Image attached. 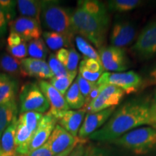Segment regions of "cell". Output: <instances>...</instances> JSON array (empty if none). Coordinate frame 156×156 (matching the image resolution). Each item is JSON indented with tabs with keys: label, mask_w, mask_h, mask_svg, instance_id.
<instances>
[{
	"label": "cell",
	"mask_w": 156,
	"mask_h": 156,
	"mask_svg": "<svg viewBox=\"0 0 156 156\" xmlns=\"http://www.w3.org/2000/svg\"><path fill=\"white\" fill-rule=\"evenodd\" d=\"M151 98H137L126 101L114 111L102 127L89 136L90 140L112 142L142 125L152 124Z\"/></svg>",
	"instance_id": "obj_1"
},
{
	"label": "cell",
	"mask_w": 156,
	"mask_h": 156,
	"mask_svg": "<svg viewBox=\"0 0 156 156\" xmlns=\"http://www.w3.org/2000/svg\"><path fill=\"white\" fill-rule=\"evenodd\" d=\"M72 20L76 34L98 48L104 46L110 25V15L104 3L97 0L78 1Z\"/></svg>",
	"instance_id": "obj_2"
},
{
	"label": "cell",
	"mask_w": 156,
	"mask_h": 156,
	"mask_svg": "<svg viewBox=\"0 0 156 156\" xmlns=\"http://www.w3.org/2000/svg\"><path fill=\"white\" fill-rule=\"evenodd\" d=\"M41 23L43 27L52 32L64 34L70 39L75 37L72 15L73 9L62 7L57 1H41Z\"/></svg>",
	"instance_id": "obj_3"
},
{
	"label": "cell",
	"mask_w": 156,
	"mask_h": 156,
	"mask_svg": "<svg viewBox=\"0 0 156 156\" xmlns=\"http://www.w3.org/2000/svg\"><path fill=\"white\" fill-rule=\"evenodd\" d=\"M111 143L128 150L135 155H145L156 149V128H136Z\"/></svg>",
	"instance_id": "obj_4"
},
{
	"label": "cell",
	"mask_w": 156,
	"mask_h": 156,
	"mask_svg": "<svg viewBox=\"0 0 156 156\" xmlns=\"http://www.w3.org/2000/svg\"><path fill=\"white\" fill-rule=\"evenodd\" d=\"M44 114L37 112H26L20 114L15 132V147L17 156L28 155L29 144Z\"/></svg>",
	"instance_id": "obj_5"
},
{
	"label": "cell",
	"mask_w": 156,
	"mask_h": 156,
	"mask_svg": "<svg viewBox=\"0 0 156 156\" xmlns=\"http://www.w3.org/2000/svg\"><path fill=\"white\" fill-rule=\"evenodd\" d=\"M50 105L44 93L41 90L38 83L28 82L23 85L19 93V113H46Z\"/></svg>",
	"instance_id": "obj_6"
},
{
	"label": "cell",
	"mask_w": 156,
	"mask_h": 156,
	"mask_svg": "<svg viewBox=\"0 0 156 156\" xmlns=\"http://www.w3.org/2000/svg\"><path fill=\"white\" fill-rule=\"evenodd\" d=\"M98 85H112L124 90L125 94H132L139 91L143 80L140 75L134 71L124 73H103L98 80Z\"/></svg>",
	"instance_id": "obj_7"
},
{
	"label": "cell",
	"mask_w": 156,
	"mask_h": 156,
	"mask_svg": "<svg viewBox=\"0 0 156 156\" xmlns=\"http://www.w3.org/2000/svg\"><path fill=\"white\" fill-rule=\"evenodd\" d=\"M101 90L96 98L83 108L86 113H95L116 107L121 103L125 93L119 87L112 85H100Z\"/></svg>",
	"instance_id": "obj_8"
},
{
	"label": "cell",
	"mask_w": 156,
	"mask_h": 156,
	"mask_svg": "<svg viewBox=\"0 0 156 156\" xmlns=\"http://www.w3.org/2000/svg\"><path fill=\"white\" fill-rule=\"evenodd\" d=\"M131 50L137 57L142 59L156 56V20L144 28Z\"/></svg>",
	"instance_id": "obj_9"
},
{
	"label": "cell",
	"mask_w": 156,
	"mask_h": 156,
	"mask_svg": "<svg viewBox=\"0 0 156 156\" xmlns=\"http://www.w3.org/2000/svg\"><path fill=\"white\" fill-rule=\"evenodd\" d=\"M98 54L104 70L122 73L129 67V60L123 48L113 46H103L99 48Z\"/></svg>",
	"instance_id": "obj_10"
},
{
	"label": "cell",
	"mask_w": 156,
	"mask_h": 156,
	"mask_svg": "<svg viewBox=\"0 0 156 156\" xmlns=\"http://www.w3.org/2000/svg\"><path fill=\"white\" fill-rule=\"evenodd\" d=\"M136 29L133 23L126 20H116L111 30V46L123 48L133 42Z\"/></svg>",
	"instance_id": "obj_11"
},
{
	"label": "cell",
	"mask_w": 156,
	"mask_h": 156,
	"mask_svg": "<svg viewBox=\"0 0 156 156\" xmlns=\"http://www.w3.org/2000/svg\"><path fill=\"white\" fill-rule=\"evenodd\" d=\"M115 110L116 107H112L101 112L87 113L78 132V137L81 140H86L91 134L106 124Z\"/></svg>",
	"instance_id": "obj_12"
},
{
	"label": "cell",
	"mask_w": 156,
	"mask_h": 156,
	"mask_svg": "<svg viewBox=\"0 0 156 156\" xmlns=\"http://www.w3.org/2000/svg\"><path fill=\"white\" fill-rule=\"evenodd\" d=\"M10 32L16 33L25 41H30L41 38V26L35 20L20 16L9 23Z\"/></svg>",
	"instance_id": "obj_13"
},
{
	"label": "cell",
	"mask_w": 156,
	"mask_h": 156,
	"mask_svg": "<svg viewBox=\"0 0 156 156\" xmlns=\"http://www.w3.org/2000/svg\"><path fill=\"white\" fill-rule=\"evenodd\" d=\"M83 141L86 140L80 139L78 136H73L59 124H56L47 142L52 153L55 155Z\"/></svg>",
	"instance_id": "obj_14"
},
{
	"label": "cell",
	"mask_w": 156,
	"mask_h": 156,
	"mask_svg": "<svg viewBox=\"0 0 156 156\" xmlns=\"http://www.w3.org/2000/svg\"><path fill=\"white\" fill-rule=\"evenodd\" d=\"M38 84L41 90L49 103L50 108L46 114L51 115L55 118L59 113L69 110L64 95L52 86L49 82L40 80L38 82Z\"/></svg>",
	"instance_id": "obj_15"
},
{
	"label": "cell",
	"mask_w": 156,
	"mask_h": 156,
	"mask_svg": "<svg viewBox=\"0 0 156 156\" xmlns=\"http://www.w3.org/2000/svg\"><path fill=\"white\" fill-rule=\"evenodd\" d=\"M23 77H36L41 80L51 79L54 75L51 71L47 62L44 60L26 58L21 60Z\"/></svg>",
	"instance_id": "obj_16"
},
{
	"label": "cell",
	"mask_w": 156,
	"mask_h": 156,
	"mask_svg": "<svg viewBox=\"0 0 156 156\" xmlns=\"http://www.w3.org/2000/svg\"><path fill=\"white\" fill-rule=\"evenodd\" d=\"M57 124V120L51 115H44L38 127L35 132L28 146V153L40 147L48 141V138Z\"/></svg>",
	"instance_id": "obj_17"
},
{
	"label": "cell",
	"mask_w": 156,
	"mask_h": 156,
	"mask_svg": "<svg viewBox=\"0 0 156 156\" xmlns=\"http://www.w3.org/2000/svg\"><path fill=\"white\" fill-rule=\"evenodd\" d=\"M85 114L86 112L83 108L79 110H68L58 114L55 119L62 127L73 136L77 137L85 119Z\"/></svg>",
	"instance_id": "obj_18"
},
{
	"label": "cell",
	"mask_w": 156,
	"mask_h": 156,
	"mask_svg": "<svg viewBox=\"0 0 156 156\" xmlns=\"http://www.w3.org/2000/svg\"><path fill=\"white\" fill-rule=\"evenodd\" d=\"M18 92V81L16 78L0 73V104L16 99Z\"/></svg>",
	"instance_id": "obj_19"
},
{
	"label": "cell",
	"mask_w": 156,
	"mask_h": 156,
	"mask_svg": "<svg viewBox=\"0 0 156 156\" xmlns=\"http://www.w3.org/2000/svg\"><path fill=\"white\" fill-rule=\"evenodd\" d=\"M18 107L16 99L0 104V139L6 129L17 119Z\"/></svg>",
	"instance_id": "obj_20"
},
{
	"label": "cell",
	"mask_w": 156,
	"mask_h": 156,
	"mask_svg": "<svg viewBox=\"0 0 156 156\" xmlns=\"http://www.w3.org/2000/svg\"><path fill=\"white\" fill-rule=\"evenodd\" d=\"M56 56L69 73H77L80 55L75 48H61L56 51Z\"/></svg>",
	"instance_id": "obj_21"
},
{
	"label": "cell",
	"mask_w": 156,
	"mask_h": 156,
	"mask_svg": "<svg viewBox=\"0 0 156 156\" xmlns=\"http://www.w3.org/2000/svg\"><path fill=\"white\" fill-rule=\"evenodd\" d=\"M17 119H15L6 129L0 139L2 151L4 155L7 156H17L15 147V132L17 128Z\"/></svg>",
	"instance_id": "obj_22"
},
{
	"label": "cell",
	"mask_w": 156,
	"mask_h": 156,
	"mask_svg": "<svg viewBox=\"0 0 156 156\" xmlns=\"http://www.w3.org/2000/svg\"><path fill=\"white\" fill-rule=\"evenodd\" d=\"M42 35L45 44L51 50L57 51L61 48H71L73 40L65 35L52 31H45Z\"/></svg>",
	"instance_id": "obj_23"
},
{
	"label": "cell",
	"mask_w": 156,
	"mask_h": 156,
	"mask_svg": "<svg viewBox=\"0 0 156 156\" xmlns=\"http://www.w3.org/2000/svg\"><path fill=\"white\" fill-rule=\"evenodd\" d=\"M17 7L21 16L35 20L41 24V1L17 0Z\"/></svg>",
	"instance_id": "obj_24"
},
{
	"label": "cell",
	"mask_w": 156,
	"mask_h": 156,
	"mask_svg": "<svg viewBox=\"0 0 156 156\" xmlns=\"http://www.w3.org/2000/svg\"><path fill=\"white\" fill-rule=\"evenodd\" d=\"M0 69L4 73L12 77H23L21 60L13 57L10 54L2 53L0 54Z\"/></svg>",
	"instance_id": "obj_25"
},
{
	"label": "cell",
	"mask_w": 156,
	"mask_h": 156,
	"mask_svg": "<svg viewBox=\"0 0 156 156\" xmlns=\"http://www.w3.org/2000/svg\"><path fill=\"white\" fill-rule=\"evenodd\" d=\"M66 102L69 108L73 110H79L83 108L85 105V97L80 92L77 83L75 82L72 84L71 86L64 95Z\"/></svg>",
	"instance_id": "obj_26"
},
{
	"label": "cell",
	"mask_w": 156,
	"mask_h": 156,
	"mask_svg": "<svg viewBox=\"0 0 156 156\" xmlns=\"http://www.w3.org/2000/svg\"><path fill=\"white\" fill-rule=\"evenodd\" d=\"M48 54V48L43 38H40L29 41L28 45V55L30 56V58L45 61Z\"/></svg>",
	"instance_id": "obj_27"
},
{
	"label": "cell",
	"mask_w": 156,
	"mask_h": 156,
	"mask_svg": "<svg viewBox=\"0 0 156 156\" xmlns=\"http://www.w3.org/2000/svg\"><path fill=\"white\" fill-rule=\"evenodd\" d=\"M142 3L140 0H112L108 2L106 7L108 11L126 12L136 9Z\"/></svg>",
	"instance_id": "obj_28"
},
{
	"label": "cell",
	"mask_w": 156,
	"mask_h": 156,
	"mask_svg": "<svg viewBox=\"0 0 156 156\" xmlns=\"http://www.w3.org/2000/svg\"><path fill=\"white\" fill-rule=\"evenodd\" d=\"M75 38V44L77 46V49L85 58H93V59L101 62L98 52L95 49L94 47L87 41L86 39L80 36H76Z\"/></svg>",
	"instance_id": "obj_29"
},
{
	"label": "cell",
	"mask_w": 156,
	"mask_h": 156,
	"mask_svg": "<svg viewBox=\"0 0 156 156\" xmlns=\"http://www.w3.org/2000/svg\"><path fill=\"white\" fill-rule=\"evenodd\" d=\"M77 75V73H70L69 75L64 77H54L49 80V83L54 87L62 95L66 94L68 89L73 83V80H75Z\"/></svg>",
	"instance_id": "obj_30"
},
{
	"label": "cell",
	"mask_w": 156,
	"mask_h": 156,
	"mask_svg": "<svg viewBox=\"0 0 156 156\" xmlns=\"http://www.w3.org/2000/svg\"><path fill=\"white\" fill-rule=\"evenodd\" d=\"M47 63L48 64V67H49L51 71L54 75V77H64V76H67L70 73L64 67L63 64L58 61V58H56V54H49Z\"/></svg>",
	"instance_id": "obj_31"
},
{
	"label": "cell",
	"mask_w": 156,
	"mask_h": 156,
	"mask_svg": "<svg viewBox=\"0 0 156 156\" xmlns=\"http://www.w3.org/2000/svg\"><path fill=\"white\" fill-rule=\"evenodd\" d=\"M7 51L13 57L22 60L28 56V45L24 41L20 44L7 46Z\"/></svg>",
	"instance_id": "obj_32"
},
{
	"label": "cell",
	"mask_w": 156,
	"mask_h": 156,
	"mask_svg": "<svg viewBox=\"0 0 156 156\" xmlns=\"http://www.w3.org/2000/svg\"><path fill=\"white\" fill-rule=\"evenodd\" d=\"M17 1L12 0H0V7L5 13L9 23L13 20L16 15Z\"/></svg>",
	"instance_id": "obj_33"
},
{
	"label": "cell",
	"mask_w": 156,
	"mask_h": 156,
	"mask_svg": "<svg viewBox=\"0 0 156 156\" xmlns=\"http://www.w3.org/2000/svg\"><path fill=\"white\" fill-rule=\"evenodd\" d=\"M76 83H77L78 87H79L80 92L84 97L85 99L88 96L91 91L94 89V87L97 85V83H93V82H90L87 80L84 79L83 77L78 74L76 78Z\"/></svg>",
	"instance_id": "obj_34"
},
{
	"label": "cell",
	"mask_w": 156,
	"mask_h": 156,
	"mask_svg": "<svg viewBox=\"0 0 156 156\" xmlns=\"http://www.w3.org/2000/svg\"><path fill=\"white\" fill-rule=\"evenodd\" d=\"M80 64L84 66L87 70L93 72V73H99L102 74L104 73V69H103L102 64L101 62L97 61V60L84 57L83 59L80 62Z\"/></svg>",
	"instance_id": "obj_35"
},
{
	"label": "cell",
	"mask_w": 156,
	"mask_h": 156,
	"mask_svg": "<svg viewBox=\"0 0 156 156\" xmlns=\"http://www.w3.org/2000/svg\"><path fill=\"white\" fill-rule=\"evenodd\" d=\"M79 75L83 77L84 79L87 80L90 82H93V83H97L98 79L102 75V73H93V72L89 71L82 64H79Z\"/></svg>",
	"instance_id": "obj_36"
},
{
	"label": "cell",
	"mask_w": 156,
	"mask_h": 156,
	"mask_svg": "<svg viewBox=\"0 0 156 156\" xmlns=\"http://www.w3.org/2000/svg\"><path fill=\"white\" fill-rule=\"evenodd\" d=\"M27 156H54V154L51 151L48 142H46L40 147L29 153Z\"/></svg>",
	"instance_id": "obj_37"
},
{
	"label": "cell",
	"mask_w": 156,
	"mask_h": 156,
	"mask_svg": "<svg viewBox=\"0 0 156 156\" xmlns=\"http://www.w3.org/2000/svg\"><path fill=\"white\" fill-rule=\"evenodd\" d=\"M84 156H108L106 152L101 148L92 144L85 146Z\"/></svg>",
	"instance_id": "obj_38"
},
{
	"label": "cell",
	"mask_w": 156,
	"mask_h": 156,
	"mask_svg": "<svg viewBox=\"0 0 156 156\" xmlns=\"http://www.w3.org/2000/svg\"><path fill=\"white\" fill-rule=\"evenodd\" d=\"M8 24L9 21L7 18V16L4 12L3 9L0 7V39L3 38L7 34Z\"/></svg>",
	"instance_id": "obj_39"
},
{
	"label": "cell",
	"mask_w": 156,
	"mask_h": 156,
	"mask_svg": "<svg viewBox=\"0 0 156 156\" xmlns=\"http://www.w3.org/2000/svg\"><path fill=\"white\" fill-rule=\"evenodd\" d=\"M151 114L152 120L151 126L156 128V90L154 93L153 97L151 98Z\"/></svg>",
	"instance_id": "obj_40"
},
{
	"label": "cell",
	"mask_w": 156,
	"mask_h": 156,
	"mask_svg": "<svg viewBox=\"0 0 156 156\" xmlns=\"http://www.w3.org/2000/svg\"><path fill=\"white\" fill-rule=\"evenodd\" d=\"M85 142H86V141H83L78 143L74 147V149L70 153L69 156H84L85 151Z\"/></svg>",
	"instance_id": "obj_41"
},
{
	"label": "cell",
	"mask_w": 156,
	"mask_h": 156,
	"mask_svg": "<svg viewBox=\"0 0 156 156\" xmlns=\"http://www.w3.org/2000/svg\"><path fill=\"white\" fill-rule=\"evenodd\" d=\"M24 41L25 40H23L16 33L10 32V34H9L7 38V46H11V45L20 44V43Z\"/></svg>",
	"instance_id": "obj_42"
},
{
	"label": "cell",
	"mask_w": 156,
	"mask_h": 156,
	"mask_svg": "<svg viewBox=\"0 0 156 156\" xmlns=\"http://www.w3.org/2000/svg\"><path fill=\"white\" fill-rule=\"evenodd\" d=\"M147 85H156V66L150 72L149 77L147 80Z\"/></svg>",
	"instance_id": "obj_43"
},
{
	"label": "cell",
	"mask_w": 156,
	"mask_h": 156,
	"mask_svg": "<svg viewBox=\"0 0 156 156\" xmlns=\"http://www.w3.org/2000/svg\"><path fill=\"white\" fill-rule=\"evenodd\" d=\"M77 145H75L72 146V147H70L69 148H68L67 150H66L65 151L62 152V153H59V154H57V155H54V156H69L70 153H71L72 151H73V150L74 149V147H75Z\"/></svg>",
	"instance_id": "obj_44"
},
{
	"label": "cell",
	"mask_w": 156,
	"mask_h": 156,
	"mask_svg": "<svg viewBox=\"0 0 156 156\" xmlns=\"http://www.w3.org/2000/svg\"><path fill=\"white\" fill-rule=\"evenodd\" d=\"M2 154H3V153H2V147H1V143H0V156H2Z\"/></svg>",
	"instance_id": "obj_45"
},
{
	"label": "cell",
	"mask_w": 156,
	"mask_h": 156,
	"mask_svg": "<svg viewBox=\"0 0 156 156\" xmlns=\"http://www.w3.org/2000/svg\"><path fill=\"white\" fill-rule=\"evenodd\" d=\"M2 156H7V155H4V154H2Z\"/></svg>",
	"instance_id": "obj_46"
},
{
	"label": "cell",
	"mask_w": 156,
	"mask_h": 156,
	"mask_svg": "<svg viewBox=\"0 0 156 156\" xmlns=\"http://www.w3.org/2000/svg\"><path fill=\"white\" fill-rule=\"evenodd\" d=\"M20 156H27V155H20Z\"/></svg>",
	"instance_id": "obj_47"
}]
</instances>
